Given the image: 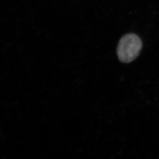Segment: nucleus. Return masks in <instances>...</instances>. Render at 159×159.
I'll list each match as a JSON object with an SVG mask.
<instances>
[{
    "label": "nucleus",
    "instance_id": "nucleus-1",
    "mask_svg": "<svg viewBox=\"0 0 159 159\" xmlns=\"http://www.w3.org/2000/svg\"><path fill=\"white\" fill-rule=\"evenodd\" d=\"M142 47L141 40L134 34H128L122 37L117 45L119 60L124 63L134 61L140 54Z\"/></svg>",
    "mask_w": 159,
    "mask_h": 159
}]
</instances>
